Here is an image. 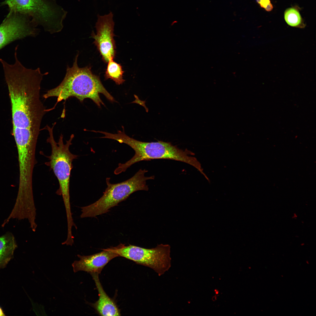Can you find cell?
Instances as JSON below:
<instances>
[{
	"label": "cell",
	"mask_w": 316,
	"mask_h": 316,
	"mask_svg": "<svg viewBox=\"0 0 316 316\" xmlns=\"http://www.w3.org/2000/svg\"><path fill=\"white\" fill-rule=\"evenodd\" d=\"M108 248L119 256L152 269L159 276L168 271L171 266V247L169 244H161L154 248L148 249L121 244Z\"/></svg>",
	"instance_id": "cell-6"
},
{
	"label": "cell",
	"mask_w": 316,
	"mask_h": 316,
	"mask_svg": "<svg viewBox=\"0 0 316 316\" xmlns=\"http://www.w3.org/2000/svg\"><path fill=\"white\" fill-rule=\"evenodd\" d=\"M78 256L80 258L75 261L72 265L75 272L82 271L90 273H100L104 267L112 259L119 257L117 254L112 252L108 248L92 255Z\"/></svg>",
	"instance_id": "cell-9"
},
{
	"label": "cell",
	"mask_w": 316,
	"mask_h": 316,
	"mask_svg": "<svg viewBox=\"0 0 316 316\" xmlns=\"http://www.w3.org/2000/svg\"><path fill=\"white\" fill-rule=\"evenodd\" d=\"M260 6L267 11H270L273 9V6L270 0H256Z\"/></svg>",
	"instance_id": "cell-14"
},
{
	"label": "cell",
	"mask_w": 316,
	"mask_h": 316,
	"mask_svg": "<svg viewBox=\"0 0 316 316\" xmlns=\"http://www.w3.org/2000/svg\"><path fill=\"white\" fill-rule=\"evenodd\" d=\"M17 245L13 235L9 232L0 237V269L4 268L12 259Z\"/></svg>",
	"instance_id": "cell-11"
},
{
	"label": "cell",
	"mask_w": 316,
	"mask_h": 316,
	"mask_svg": "<svg viewBox=\"0 0 316 316\" xmlns=\"http://www.w3.org/2000/svg\"><path fill=\"white\" fill-rule=\"evenodd\" d=\"M1 4L8 6L9 12L28 16L51 33L62 30L67 13L55 0H5Z\"/></svg>",
	"instance_id": "cell-5"
},
{
	"label": "cell",
	"mask_w": 316,
	"mask_h": 316,
	"mask_svg": "<svg viewBox=\"0 0 316 316\" xmlns=\"http://www.w3.org/2000/svg\"><path fill=\"white\" fill-rule=\"evenodd\" d=\"M97 20L95 28L97 34L93 32L92 37L95 39L94 43L102 56V59L107 63L114 58L116 54V46L114 39V23L113 14L110 12L103 16L98 14Z\"/></svg>",
	"instance_id": "cell-8"
},
{
	"label": "cell",
	"mask_w": 316,
	"mask_h": 316,
	"mask_svg": "<svg viewBox=\"0 0 316 316\" xmlns=\"http://www.w3.org/2000/svg\"><path fill=\"white\" fill-rule=\"evenodd\" d=\"M284 18L286 23L291 27L303 28L305 26L298 10L296 8L286 9L284 13Z\"/></svg>",
	"instance_id": "cell-13"
},
{
	"label": "cell",
	"mask_w": 316,
	"mask_h": 316,
	"mask_svg": "<svg viewBox=\"0 0 316 316\" xmlns=\"http://www.w3.org/2000/svg\"><path fill=\"white\" fill-rule=\"evenodd\" d=\"M3 311L1 307H0V316H5Z\"/></svg>",
	"instance_id": "cell-15"
},
{
	"label": "cell",
	"mask_w": 316,
	"mask_h": 316,
	"mask_svg": "<svg viewBox=\"0 0 316 316\" xmlns=\"http://www.w3.org/2000/svg\"><path fill=\"white\" fill-rule=\"evenodd\" d=\"M108 63L105 75V79L110 78L117 85L122 84L125 80L123 79L124 71L121 66L120 64L114 61L113 59L110 60Z\"/></svg>",
	"instance_id": "cell-12"
},
{
	"label": "cell",
	"mask_w": 316,
	"mask_h": 316,
	"mask_svg": "<svg viewBox=\"0 0 316 316\" xmlns=\"http://www.w3.org/2000/svg\"><path fill=\"white\" fill-rule=\"evenodd\" d=\"M28 16L14 13H8L0 25V50L17 40L37 34V26Z\"/></svg>",
	"instance_id": "cell-7"
},
{
	"label": "cell",
	"mask_w": 316,
	"mask_h": 316,
	"mask_svg": "<svg viewBox=\"0 0 316 316\" xmlns=\"http://www.w3.org/2000/svg\"><path fill=\"white\" fill-rule=\"evenodd\" d=\"M99 294V299L92 304L97 312L102 316H120V311L114 301L104 291L100 282L98 275L91 274Z\"/></svg>",
	"instance_id": "cell-10"
},
{
	"label": "cell",
	"mask_w": 316,
	"mask_h": 316,
	"mask_svg": "<svg viewBox=\"0 0 316 316\" xmlns=\"http://www.w3.org/2000/svg\"><path fill=\"white\" fill-rule=\"evenodd\" d=\"M148 171L140 169L132 177L124 181L111 183L110 178H106L107 187L98 200L89 205L80 207L81 218L92 217L108 212L111 208L126 200L132 193L139 190L148 191V180L154 179V176H146Z\"/></svg>",
	"instance_id": "cell-4"
},
{
	"label": "cell",
	"mask_w": 316,
	"mask_h": 316,
	"mask_svg": "<svg viewBox=\"0 0 316 316\" xmlns=\"http://www.w3.org/2000/svg\"><path fill=\"white\" fill-rule=\"evenodd\" d=\"M212 300L213 301H215L216 300V297H213L212 298Z\"/></svg>",
	"instance_id": "cell-16"
},
{
	"label": "cell",
	"mask_w": 316,
	"mask_h": 316,
	"mask_svg": "<svg viewBox=\"0 0 316 316\" xmlns=\"http://www.w3.org/2000/svg\"><path fill=\"white\" fill-rule=\"evenodd\" d=\"M123 130L122 131L118 130L117 133L113 134L112 139L120 143L128 145L134 150L135 154L125 163L118 164L114 171L115 174L125 172L131 165L139 162L154 159H167L188 164L197 169L204 176H206L200 162L192 156L195 154L192 152L187 149H180L170 142L161 141L151 142L140 141L126 135L124 128Z\"/></svg>",
	"instance_id": "cell-2"
},
{
	"label": "cell",
	"mask_w": 316,
	"mask_h": 316,
	"mask_svg": "<svg viewBox=\"0 0 316 316\" xmlns=\"http://www.w3.org/2000/svg\"><path fill=\"white\" fill-rule=\"evenodd\" d=\"M78 54L75 57L73 66H68L65 77L57 87L48 91L43 95L47 99L56 97V104L65 101L71 97H75L81 102L86 98L92 99L99 108L101 104L105 106L99 95L103 94L111 102H116L102 83L99 77L92 73L90 67H79L78 65Z\"/></svg>",
	"instance_id": "cell-1"
},
{
	"label": "cell",
	"mask_w": 316,
	"mask_h": 316,
	"mask_svg": "<svg viewBox=\"0 0 316 316\" xmlns=\"http://www.w3.org/2000/svg\"><path fill=\"white\" fill-rule=\"evenodd\" d=\"M55 125L54 124L51 128L48 125L46 127L45 129L48 130L49 135L47 142L50 145L51 152L50 155L47 157L49 161L45 164L52 170L58 180L59 187L56 193L62 196L66 217L69 218L72 216L69 192L70 177L73 167L72 162L74 159L77 158L78 156L72 153L69 150L74 135L72 134L69 139L64 143L63 136L61 134L59 141L56 142L53 134V128Z\"/></svg>",
	"instance_id": "cell-3"
}]
</instances>
